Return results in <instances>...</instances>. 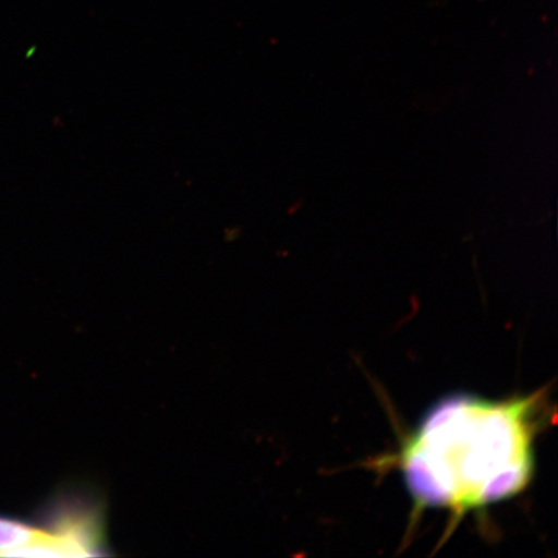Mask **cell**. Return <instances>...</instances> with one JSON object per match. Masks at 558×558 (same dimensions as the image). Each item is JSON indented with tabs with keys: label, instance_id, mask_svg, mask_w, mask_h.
I'll return each mask as SVG.
<instances>
[{
	"label": "cell",
	"instance_id": "obj_1",
	"mask_svg": "<svg viewBox=\"0 0 558 558\" xmlns=\"http://www.w3.org/2000/svg\"><path fill=\"white\" fill-rule=\"evenodd\" d=\"M538 395L438 402L404 446V483L417 506L460 515L515 497L533 476Z\"/></svg>",
	"mask_w": 558,
	"mask_h": 558
},
{
	"label": "cell",
	"instance_id": "obj_2",
	"mask_svg": "<svg viewBox=\"0 0 558 558\" xmlns=\"http://www.w3.org/2000/svg\"><path fill=\"white\" fill-rule=\"evenodd\" d=\"M41 532L44 530L34 527L29 523L0 515V557H5L11 550L38 539Z\"/></svg>",
	"mask_w": 558,
	"mask_h": 558
}]
</instances>
